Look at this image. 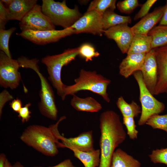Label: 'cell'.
Instances as JSON below:
<instances>
[{
  "label": "cell",
  "mask_w": 167,
  "mask_h": 167,
  "mask_svg": "<svg viewBox=\"0 0 167 167\" xmlns=\"http://www.w3.org/2000/svg\"><path fill=\"white\" fill-rule=\"evenodd\" d=\"M99 121L101 155L98 167H111L113 153L126 139V133L119 116L113 111L102 113Z\"/></svg>",
  "instance_id": "obj_1"
},
{
  "label": "cell",
  "mask_w": 167,
  "mask_h": 167,
  "mask_svg": "<svg viewBox=\"0 0 167 167\" xmlns=\"http://www.w3.org/2000/svg\"><path fill=\"white\" fill-rule=\"evenodd\" d=\"M61 117L57 122L49 127L34 125L28 126L20 136L21 140L45 155L54 156L58 153V143L62 135L58 126L60 123L66 119Z\"/></svg>",
  "instance_id": "obj_2"
},
{
  "label": "cell",
  "mask_w": 167,
  "mask_h": 167,
  "mask_svg": "<svg viewBox=\"0 0 167 167\" xmlns=\"http://www.w3.org/2000/svg\"><path fill=\"white\" fill-rule=\"evenodd\" d=\"M74 81L75 83L73 85H65L63 93L65 99L67 95L72 96L79 91L88 90L101 96L107 102H110V99L107 92V89L111 81L97 74L96 71L81 69L79 77L75 79Z\"/></svg>",
  "instance_id": "obj_3"
},
{
  "label": "cell",
  "mask_w": 167,
  "mask_h": 167,
  "mask_svg": "<svg viewBox=\"0 0 167 167\" xmlns=\"http://www.w3.org/2000/svg\"><path fill=\"white\" fill-rule=\"evenodd\" d=\"M39 61L36 58L30 60L23 56L19 60L20 67L33 70L39 77L41 89L39 93L40 101L38 103V107L40 112L47 118L56 120L58 118V111L54 92L47 79L40 72L37 64Z\"/></svg>",
  "instance_id": "obj_4"
},
{
  "label": "cell",
  "mask_w": 167,
  "mask_h": 167,
  "mask_svg": "<svg viewBox=\"0 0 167 167\" xmlns=\"http://www.w3.org/2000/svg\"><path fill=\"white\" fill-rule=\"evenodd\" d=\"M79 55V47L65 49L62 53L53 55H47L42 58L41 62L47 67L48 79L56 90L58 95L62 100L64 84L61 78L62 67L75 60Z\"/></svg>",
  "instance_id": "obj_5"
},
{
  "label": "cell",
  "mask_w": 167,
  "mask_h": 167,
  "mask_svg": "<svg viewBox=\"0 0 167 167\" xmlns=\"http://www.w3.org/2000/svg\"><path fill=\"white\" fill-rule=\"evenodd\" d=\"M41 5L43 13L48 17L55 26L66 29L71 27L83 15L78 7H68L66 0L62 2L54 0H42Z\"/></svg>",
  "instance_id": "obj_6"
},
{
  "label": "cell",
  "mask_w": 167,
  "mask_h": 167,
  "mask_svg": "<svg viewBox=\"0 0 167 167\" xmlns=\"http://www.w3.org/2000/svg\"><path fill=\"white\" fill-rule=\"evenodd\" d=\"M139 90V99L141 106V112L138 124L140 126L146 124L152 116L162 113L165 108L164 104L157 100L148 90L143 81L140 71L133 74Z\"/></svg>",
  "instance_id": "obj_7"
},
{
  "label": "cell",
  "mask_w": 167,
  "mask_h": 167,
  "mask_svg": "<svg viewBox=\"0 0 167 167\" xmlns=\"http://www.w3.org/2000/svg\"><path fill=\"white\" fill-rule=\"evenodd\" d=\"M20 67L17 60L9 57L4 52H0V85L5 88H16L21 80Z\"/></svg>",
  "instance_id": "obj_8"
},
{
  "label": "cell",
  "mask_w": 167,
  "mask_h": 167,
  "mask_svg": "<svg viewBox=\"0 0 167 167\" xmlns=\"http://www.w3.org/2000/svg\"><path fill=\"white\" fill-rule=\"evenodd\" d=\"M22 31H41L55 29V26L42 12L41 6L36 4L19 23Z\"/></svg>",
  "instance_id": "obj_9"
},
{
  "label": "cell",
  "mask_w": 167,
  "mask_h": 167,
  "mask_svg": "<svg viewBox=\"0 0 167 167\" xmlns=\"http://www.w3.org/2000/svg\"><path fill=\"white\" fill-rule=\"evenodd\" d=\"M74 34H75V30L71 27L61 30H27L16 33V34L35 44L43 45L56 42L63 38Z\"/></svg>",
  "instance_id": "obj_10"
},
{
  "label": "cell",
  "mask_w": 167,
  "mask_h": 167,
  "mask_svg": "<svg viewBox=\"0 0 167 167\" xmlns=\"http://www.w3.org/2000/svg\"><path fill=\"white\" fill-rule=\"evenodd\" d=\"M102 16L95 11H87L71 27L75 34L86 33L101 36L104 31Z\"/></svg>",
  "instance_id": "obj_11"
},
{
  "label": "cell",
  "mask_w": 167,
  "mask_h": 167,
  "mask_svg": "<svg viewBox=\"0 0 167 167\" xmlns=\"http://www.w3.org/2000/svg\"><path fill=\"white\" fill-rule=\"evenodd\" d=\"M103 33L116 42L122 53H127L134 35L128 24L116 25L104 31Z\"/></svg>",
  "instance_id": "obj_12"
},
{
  "label": "cell",
  "mask_w": 167,
  "mask_h": 167,
  "mask_svg": "<svg viewBox=\"0 0 167 167\" xmlns=\"http://www.w3.org/2000/svg\"><path fill=\"white\" fill-rule=\"evenodd\" d=\"M157 79L154 95L167 94V44L155 49Z\"/></svg>",
  "instance_id": "obj_13"
},
{
  "label": "cell",
  "mask_w": 167,
  "mask_h": 167,
  "mask_svg": "<svg viewBox=\"0 0 167 167\" xmlns=\"http://www.w3.org/2000/svg\"><path fill=\"white\" fill-rule=\"evenodd\" d=\"M140 71L145 85L154 95L157 79V64L154 49L146 54Z\"/></svg>",
  "instance_id": "obj_14"
},
{
  "label": "cell",
  "mask_w": 167,
  "mask_h": 167,
  "mask_svg": "<svg viewBox=\"0 0 167 167\" xmlns=\"http://www.w3.org/2000/svg\"><path fill=\"white\" fill-rule=\"evenodd\" d=\"M58 148H66L80 151L89 152L95 150L92 131L84 132L74 137L66 138L62 136Z\"/></svg>",
  "instance_id": "obj_15"
},
{
  "label": "cell",
  "mask_w": 167,
  "mask_h": 167,
  "mask_svg": "<svg viewBox=\"0 0 167 167\" xmlns=\"http://www.w3.org/2000/svg\"><path fill=\"white\" fill-rule=\"evenodd\" d=\"M164 10V6L158 7L142 18L131 27L133 33L147 35L154 26L161 20L163 15Z\"/></svg>",
  "instance_id": "obj_16"
},
{
  "label": "cell",
  "mask_w": 167,
  "mask_h": 167,
  "mask_svg": "<svg viewBox=\"0 0 167 167\" xmlns=\"http://www.w3.org/2000/svg\"><path fill=\"white\" fill-rule=\"evenodd\" d=\"M146 54H127L121 62L119 66V73L127 78L135 71H140Z\"/></svg>",
  "instance_id": "obj_17"
},
{
  "label": "cell",
  "mask_w": 167,
  "mask_h": 167,
  "mask_svg": "<svg viewBox=\"0 0 167 167\" xmlns=\"http://www.w3.org/2000/svg\"><path fill=\"white\" fill-rule=\"evenodd\" d=\"M37 0H13L10 5L6 8L8 20L20 21L37 4Z\"/></svg>",
  "instance_id": "obj_18"
},
{
  "label": "cell",
  "mask_w": 167,
  "mask_h": 167,
  "mask_svg": "<svg viewBox=\"0 0 167 167\" xmlns=\"http://www.w3.org/2000/svg\"><path fill=\"white\" fill-rule=\"evenodd\" d=\"M70 102L71 106L78 111L96 112L102 109L101 105L93 98L88 96L85 98L79 97L75 94Z\"/></svg>",
  "instance_id": "obj_19"
},
{
  "label": "cell",
  "mask_w": 167,
  "mask_h": 167,
  "mask_svg": "<svg viewBox=\"0 0 167 167\" xmlns=\"http://www.w3.org/2000/svg\"><path fill=\"white\" fill-rule=\"evenodd\" d=\"M152 43L150 36L134 34L127 54H146L152 49Z\"/></svg>",
  "instance_id": "obj_20"
},
{
  "label": "cell",
  "mask_w": 167,
  "mask_h": 167,
  "mask_svg": "<svg viewBox=\"0 0 167 167\" xmlns=\"http://www.w3.org/2000/svg\"><path fill=\"white\" fill-rule=\"evenodd\" d=\"M111 167H141L140 162L120 148L114 151Z\"/></svg>",
  "instance_id": "obj_21"
},
{
  "label": "cell",
  "mask_w": 167,
  "mask_h": 167,
  "mask_svg": "<svg viewBox=\"0 0 167 167\" xmlns=\"http://www.w3.org/2000/svg\"><path fill=\"white\" fill-rule=\"evenodd\" d=\"M74 156L79 160L84 167H98L100 161L101 151L98 149L89 152L71 149Z\"/></svg>",
  "instance_id": "obj_22"
},
{
  "label": "cell",
  "mask_w": 167,
  "mask_h": 167,
  "mask_svg": "<svg viewBox=\"0 0 167 167\" xmlns=\"http://www.w3.org/2000/svg\"><path fill=\"white\" fill-rule=\"evenodd\" d=\"M102 21L105 31L119 24H130L132 20L130 16L120 15L109 9L102 15Z\"/></svg>",
  "instance_id": "obj_23"
},
{
  "label": "cell",
  "mask_w": 167,
  "mask_h": 167,
  "mask_svg": "<svg viewBox=\"0 0 167 167\" xmlns=\"http://www.w3.org/2000/svg\"><path fill=\"white\" fill-rule=\"evenodd\" d=\"M116 104L123 117H136L141 113V109L139 105L134 101L128 103L122 96L118 98Z\"/></svg>",
  "instance_id": "obj_24"
},
{
  "label": "cell",
  "mask_w": 167,
  "mask_h": 167,
  "mask_svg": "<svg viewBox=\"0 0 167 167\" xmlns=\"http://www.w3.org/2000/svg\"><path fill=\"white\" fill-rule=\"evenodd\" d=\"M148 35L152 39V48L155 49L167 44V25H159L153 28Z\"/></svg>",
  "instance_id": "obj_25"
},
{
  "label": "cell",
  "mask_w": 167,
  "mask_h": 167,
  "mask_svg": "<svg viewBox=\"0 0 167 167\" xmlns=\"http://www.w3.org/2000/svg\"><path fill=\"white\" fill-rule=\"evenodd\" d=\"M116 0H94L89 4L87 11H95L103 15L108 10L116 9Z\"/></svg>",
  "instance_id": "obj_26"
},
{
  "label": "cell",
  "mask_w": 167,
  "mask_h": 167,
  "mask_svg": "<svg viewBox=\"0 0 167 167\" xmlns=\"http://www.w3.org/2000/svg\"><path fill=\"white\" fill-rule=\"evenodd\" d=\"M16 29L15 27L7 30L0 29V49L11 58H12V56L9 48V41L11 35Z\"/></svg>",
  "instance_id": "obj_27"
},
{
  "label": "cell",
  "mask_w": 167,
  "mask_h": 167,
  "mask_svg": "<svg viewBox=\"0 0 167 167\" xmlns=\"http://www.w3.org/2000/svg\"><path fill=\"white\" fill-rule=\"evenodd\" d=\"M146 124L153 129H161L167 132V114L154 115L147 120Z\"/></svg>",
  "instance_id": "obj_28"
},
{
  "label": "cell",
  "mask_w": 167,
  "mask_h": 167,
  "mask_svg": "<svg viewBox=\"0 0 167 167\" xmlns=\"http://www.w3.org/2000/svg\"><path fill=\"white\" fill-rule=\"evenodd\" d=\"M79 55L84 58L86 62L92 61L93 58L100 55V53L96 51L94 47L88 43H84L79 47Z\"/></svg>",
  "instance_id": "obj_29"
},
{
  "label": "cell",
  "mask_w": 167,
  "mask_h": 167,
  "mask_svg": "<svg viewBox=\"0 0 167 167\" xmlns=\"http://www.w3.org/2000/svg\"><path fill=\"white\" fill-rule=\"evenodd\" d=\"M148 156L153 163H162L167 165V148L154 150Z\"/></svg>",
  "instance_id": "obj_30"
},
{
  "label": "cell",
  "mask_w": 167,
  "mask_h": 167,
  "mask_svg": "<svg viewBox=\"0 0 167 167\" xmlns=\"http://www.w3.org/2000/svg\"><path fill=\"white\" fill-rule=\"evenodd\" d=\"M139 5L137 0H124L118 2L117 4V6L121 13L129 14Z\"/></svg>",
  "instance_id": "obj_31"
},
{
  "label": "cell",
  "mask_w": 167,
  "mask_h": 167,
  "mask_svg": "<svg viewBox=\"0 0 167 167\" xmlns=\"http://www.w3.org/2000/svg\"><path fill=\"white\" fill-rule=\"evenodd\" d=\"M134 118L132 117H123V124L126 127L128 135L132 139H137L138 134Z\"/></svg>",
  "instance_id": "obj_32"
},
{
  "label": "cell",
  "mask_w": 167,
  "mask_h": 167,
  "mask_svg": "<svg viewBox=\"0 0 167 167\" xmlns=\"http://www.w3.org/2000/svg\"><path fill=\"white\" fill-rule=\"evenodd\" d=\"M157 1L156 0H147L142 5L139 11L135 15L134 19L137 20L147 15L151 8Z\"/></svg>",
  "instance_id": "obj_33"
},
{
  "label": "cell",
  "mask_w": 167,
  "mask_h": 167,
  "mask_svg": "<svg viewBox=\"0 0 167 167\" xmlns=\"http://www.w3.org/2000/svg\"><path fill=\"white\" fill-rule=\"evenodd\" d=\"M30 103L26 104L21 108L18 113V117L21 119L23 123L28 122L30 119L31 116V112L29 109V108L31 105Z\"/></svg>",
  "instance_id": "obj_34"
},
{
  "label": "cell",
  "mask_w": 167,
  "mask_h": 167,
  "mask_svg": "<svg viewBox=\"0 0 167 167\" xmlns=\"http://www.w3.org/2000/svg\"><path fill=\"white\" fill-rule=\"evenodd\" d=\"M14 97L6 90H3L0 93V118L2 115V109L7 102L12 100Z\"/></svg>",
  "instance_id": "obj_35"
},
{
  "label": "cell",
  "mask_w": 167,
  "mask_h": 167,
  "mask_svg": "<svg viewBox=\"0 0 167 167\" xmlns=\"http://www.w3.org/2000/svg\"><path fill=\"white\" fill-rule=\"evenodd\" d=\"M8 21L6 9L0 1V29H5V26Z\"/></svg>",
  "instance_id": "obj_36"
},
{
  "label": "cell",
  "mask_w": 167,
  "mask_h": 167,
  "mask_svg": "<svg viewBox=\"0 0 167 167\" xmlns=\"http://www.w3.org/2000/svg\"><path fill=\"white\" fill-rule=\"evenodd\" d=\"M9 105L11 108L14 111L18 113L22 107V101L18 98L12 100Z\"/></svg>",
  "instance_id": "obj_37"
},
{
  "label": "cell",
  "mask_w": 167,
  "mask_h": 167,
  "mask_svg": "<svg viewBox=\"0 0 167 167\" xmlns=\"http://www.w3.org/2000/svg\"><path fill=\"white\" fill-rule=\"evenodd\" d=\"M48 167H77L74 165L71 159H66L58 164L54 166Z\"/></svg>",
  "instance_id": "obj_38"
},
{
  "label": "cell",
  "mask_w": 167,
  "mask_h": 167,
  "mask_svg": "<svg viewBox=\"0 0 167 167\" xmlns=\"http://www.w3.org/2000/svg\"><path fill=\"white\" fill-rule=\"evenodd\" d=\"M164 10L163 15L160 21L159 25H167V0L165 5L164 6Z\"/></svg>",
  "instance_id": "obj_39"
},
{
  "label": "cell",
  "mask_w": 167,
  "mask_h": 167,
  "mask_svg": "<svg viewBox=\"0 0 167 167\" xmlns=\"http://www.w3.org/2000/svg\"><path fill=\"white\" fill-rule=\"evenodd\" d=\"M6 159V155L3 153L0 154V167H5V162Z\"/></svg>",
  "instance_id": "obj_40"
},
{
  "label": "cell",
  "mask_w": 167,
  "mask_h": 167,
  "mask_svg": "<svg viewBox=\"0 0 167 167\" xmlns=\"http://www.w3.org/2000/svg\"><path fill=\"white\" fill-rule=\"evenodd\" d=\"M1 1L6 8L11 3L13 0H1Z\"/></svg>",
  "instance_id": "obj_41"
},
{
  "label": "cell",
  "mask_w": 167,
  "mask_h": 167,
  "mask_svg": "<svg viewBox=\"0 0 167 167\" xmlns=\"http://www.w3.org/2000/svg\"><path fill=\"white\" fill-rule=\"evenodd\" d=\"M13 167H24L19 162H17L15 163L13 165ZM34 167H44L43 166H36Z\"/></svg>",
  "instance_id": "obj_42"
},
{
  "label": "cell",
  "mask_w": 167,
  "mask_h": 167,
  "mask_svg": "<svg viewBox=\"0 0 167 167\" xmlns=\"http://www.w3.org/2000/svg\"><path fill=\"white\" fill-rule=\"evenodd\" d=\"M5 167H13V165L7 158L5 161Z\"/></svg>",
  "instance_id": "obj_43"
}]
</instances>
